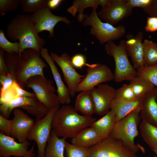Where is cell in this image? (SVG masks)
<instances>
[{
    "mask_svg": "<svg viewBox=\"0 0 157 157\" xmlns=\"http://www.w3.org/2000/svg\"><path fill=\"white\" fill-rule=\"evenodd\" d=\"M139 130L144 142L156 153L157 151V127L142 120Z\"/></svg>",
    "mask_w": 157,
    "mask_h": 157,
    "instance_id": "obj_27",
    "label": "cell"
},
{
    "mask_svg": "<svg viewBox=\"0 0 157 157\" xmlns=\"http://www.w3.org/2000/svg\"><path fill=\"white\" fill-rule=\"evenodd\" d=\"M96 9H93L89 16L85 15L83 24L92 27L91 33L101 44L119 39L125 35L126 29L123 25L114 26L108 23L102 22L97 15Z\"/></svg>",
    "mask_w": 157,
    "mask_h": 157,
    "instance_id": "obj_6",
    "label": "cell"
},
{
    "mask_svg": "<svg viewBox=\"0 0 157 157\" xmlns=\"http://www.w3.org/2000/svg\"><path fill=\"white\" fill-rule=\"evenodd\" d=\"M66 139L60 138L51 130L44 153V157H65Z\"/></svg>",
    "mask_w": 157,
    "mask_h": 157,
    "instance_id": "obj_25",
    "label": "cell"
},
{
    "mask_svg": "<svg viewBox=\"0 0 157 157\" xmlns=\"http://www.w3.org/2000/svg\"><path fill=\"white\" fill-rule=\"evenodd\" d=\"M116 98L127 100H133L138 99L129 84H124L116 90Z\"/></svg>",
    "mask_w": 157,
    "mask_h": 157,
    "instance_id": "obj_35",
    "label": "cell"
},
{
    "mask_svg": "<svg viewBox=\"0 0 157 157\" xmlns=\"http://www.w3.org/2000/svg\"><path fill=\"white\" fill-rule=\"evenodd\" d=\"M116 122L115 115L110 110L100 119L94 122L91 126L104 139L109 136Z\"/></svg>",
    "mask_w": 157,
    "mask_h": 157,
    "instance_id": "obj_23",
    "label": "cell"
},
{
    "mask_svg": "<svg viewBox=\"0 0 157 157\" xmlns=\"http://www.w3.org/2000/svg\"><path fill=\"white\" fill-rule=\"evenodd\" d=\"M50 55L61 70L72 97H74L78 85L85 76L78 73L71 62V57L67 53H64L60 56L55 53Z\"/></svg>",
    "mask_w": 157,
    "mask_h": 157,
    "instance_id": "obj_11",
    "label": "cell"
},
{
    "mask_svg": "<svg viewBox=\"0 0 157 157\" xmlns=\"http://www.w3.org/2000/svg\"><path fill=\"white\" fill-rule=\"evenodd\" d=\"M114 80V74L106 65L98 64L93 68H88L84 78L77 86L76 92L90 90L100 83Z\"/></svg>",
    "mask_w": 157,
    "mask_h": 157,
    "instance_id": "obj_13",
    "label": "cell"
},
{
    "mask_svg": "<svg viewBox=\"0 0 157 157\" xmlns=\"http://www.w3.org/2000/svg\"><path fill=\"white\" fill-rule=\"evenodd\" d=\"M146 13L148 14L150 17H157V0H152Z\"/></svg>",
    "mask_w": 157,
    "mask_h": 157,
    "instance_id": "obj_43",
    "label": "cell"
},
{
    "mask_svg": "<svg viewBox=\"0 0 157 157\" xmlns=\"http://www.w3.org/2000/svg\"><path fill=\"white\" fill-rule=\"evenodd\" d=\"M48 0H21L22 9L25 13H34L47 7Z\"/></svg>",
    "mask_w": 157,
    "mask_h": 157,
    "instance_id": "obj_33",
    "label": "cell"
},
{
    "mask_svg": "<svg viewBox=\"0 0 157 157\" xmlns=\"http://www.w3.org/2000/svg\"><path fill=\"white\" fill-rule=\"evenodd\" d=\"M152 0H126L128 5L132 8L135 7L142 8L146 13Z\"/></svg>",
    "mask_w": 157,
    "mask_h": 157,
    "instance_id": "obj_39",
    "label": "cell"
},
{
    "mask_svg": "<svg viewBox=\"0 0 157 157\" xmlns=\"http://www.w3.org/2000/svg\"><path fill=\"white\" fill-rule=\"evenodd\" d=\"M141 108L132 112L125 117L116 122L109 136L121 141L135 153L139 150L134 142L138 135V126L141 119Z\"/></svg>",
    "mask_w": 157,
    "mask_h": 157,
    "instance_id": "obj_4",
    "label": "cell"
},
{
    "mask_svg": "<svg viewBox=\"0 0 157 157\" xmlns=\"http://www.w3.org/2000/svg\"><path fill=\"white\" fill-rule=\"evenodd\" d=\"M141 98L127 100L117 98L113 101L110 110L115 115L116 122L125 117L133 111L141 108Z\"/></svg>",
    "mask_w": 157,
    "mask_h": 157,
    "instance_id": "obj_21",
    "label": "cell"
},
{
    "mask_svg": "<svg viewBox=\"0 0 157 157\" xmlns=\"http://www.w3.org/2000/svg\"><path fill=\"white\" fill-rule=\"evenodd\" d=\"M102 8L97 13L99 17L113 26L133 13L126 0H108Z\"/></svg>",
    "mask_w": 157,
    "mask_h": 157,
    "instance_id": "obj_12",
    "label": "cell"
},
{
    "mask_svg": "<svg viewBox=\"0 0 157 157\" xmlns=\"http://www.w3.org/2000/svg\"><path fill=\"white\" fill-rule=\"evenodd\" d=\"M63 1L62 0H48L47 6L50 9L56 8Z\"/></svg>",
    "mask_w": 157,
    "mask_h": 157,
    "instance_id": "obj_44",
    "label": "cell"
},
{
    "mask_svg": "<svg viewBox=\"0 0 157 157\" xmlns=\"http://www.w3.org/2000/svg\"><path fill=\"white\" fill-rule=\"evenodd\" d=\"M6 34L10 40L19 41V54L28 49L40 52L45 43V40L36 33L30 15L28 14H19L14 17L7 26Z\"/></svg>",
    "mask_w": 157,
    "mask_h": 157,
    "instance_id": "obj_2",
    "label": "cell"
},
{
    "mask_svg": "<svg viewBox=\"0 0 157 157\" xmlns=\"http://www.w3.org/2000/svg\"><path fill=\"white\" fill-rule=\"evenodd\" d=\"M105 49L107 53L114 60V80L116 82L130 81L137 76V70L131 65L128 57L125 40H121L118 45L113 41H109L106 44Z\"/></svg>",
    "mask_w": 157,
    "mask_h": 157,
    "instance_id": "obj_5",
    "label": "cell"
},
{
    "mask_svg": "<svg viewBox=\"0 0 157 157\" xmlns=\"http://www.w3.org/2000/svg\"><path fill=\"white\" fill-rule=\"evenodd\" d=\"M90 157H138L121 141L110 136L89 147Z\"/></svg>",
    "mask_w": 157,
    "mask_h": 157,
    "instance_id": "obj_10",
    "label": "cell"
},
{
    "mask_svg": "<svg viewBox=\"0 0 157 157\" xmlns=\"http://www.w3.org/2000/svg\"><path fill=\"white\" fill-rule=\"evenodd\" d=\"M74 107L84 116H91L95 113L94 105L90 90L80 92L76 99Z\"/></svg>",
    "mask_w": 157,
    "mask_h": 157,
    "instance_id": "obj_24",
    "label": "cell"
},
{
    "mask_svg": "<svg viewBox=\"0 0 157 157\" xmlns=\"http://www.w3.org/2000/svg\"><path fill=\"white\" fill-rule=\"evenodd\" d=\"M15 82H16L14 77L10 74L0 75V94L3 93Z\"/></svg>",
    "mask_w": 157,
    "mask_h": 157,
    "instance_id": "obj_38",
    "label": "cell"
},
{
    "mask_svg": "<svg viewBox=\"0 0 157 157\" xmlns=\"http://www.w3.org/2000/svg\"><path fill=\"white\" fill-rule=\"evenodd\" d=\"M30 17L34 24L36 33L38 34L42 31H47L49 32L50 38L53 36L54 27L58 22L62 21L68 25L71 23L66 17L53 14L47 6L33 13Z\"/></svg>",
    "mask_w": 157,
    "mask_h": 157,
    "instance_id": "obj_14",
    "label": "cell"
},
{
    "mask_svg": "<svg viewBox=\"0 0 157 157\" xmlns=\"http://www.w3.org/2000/svg\"><path fill=\"white\" fill-rule=\"evenodd\" d=\"M16 108H21L34 116L36 120L41 119L49 110L36 97H21L0 106V114L8 119L11 112Z\"/></svg>",
    "mask_w": 157,
    "mask_h": 157,
    "instance_id": "obj_8",
    "label": "cell"
},
{
    "mask_svg": "<svg viewBox=\"0 0 157 157\" xmlns=\"http://www.w3.org/2000/svg\"><path fill=\"white\" fill-rule=\"evenodd\" d=\"M71 62L75 68L80 69H82L85 66L88 68H93L97 66L98 64L87 63L85 56L81 54H77L73 56L71 58Z\"/></svg>",
    "mask_w": 157,
    "mask_h": 157,
    "instance_id": "obj_37",
    "label": "cell"
},
{
    "mask_svg": "<svg viewBox=\"0 0 157 157\" xmlns=\"http://www.w3.org/2000/svg\"><path fill=\"white\" fill-rule=\"evenodd\" d=\"M103 139L91 126L86 128L72 138L71 144L77 146L90 147L95 145Z\"/></svg>",
    "mask_w": 157,
    "mask_h": 157,
    "instance_id": "obj_22",
    "label": "cell"
},
{
    "mask_svg": "<svg viewBox=\"0 0 157 157\" xmlns=\"http://www.w3.org/2000/svg\"><path fill=\"white\" fill-rule=\"evenodd\" d=\"M21 97H36V96L34 92L26 91L15 82L3 93L0 94V104L8 103Z\"/></svg>",
    "mask_w": 157,
    "mask_h": 157,
    "instance_id": "obj_28",
    "label": "cell"
},
{
    "mask_svg": "<svg viewBox=\"0 0 157 157\" xmlns=\"http://www.w3.org/2000/svg\"><path fill=\"white\" fill-rule=\"evenodd\" d=\"M155 154L157 155V151L156 152V153Z\"/></svg>",
    "mask_w": 157,
    "mask_h": 157,
    "instance_id": "obj_45",
    "label": "cell"
},
{
    "mask_svg": "<svg viewBox=\"0 0 157 157\" xmlns=\"http://www.w3.org/2000/svg\"><path fill=\"white\" fill-rule=\"evenodd\" d=\"M96 120L92 116L79 114L74 107L65 105L55 112L52 131L59 138H72L83 129L90 127Z\"/></svg>",
    "mask_w": 157,
    "mask_h": 157,
    "instance_id": "obj_1",
    "label": "cell"
},
{
    "mask_svg": "<svg viewBox=\"0 0 157 157\" xmlns=\"http://www.w3.org/2000/svg\"><path fill=\"white\" fill-rule=\"evenodd\" d=\"M0 47L8 53H19L20 52L19 42H10L6 37L4 32L2 29L0 30Z\"/></svg>",
    "mask_w": 157,
    "mask_h": 157,
    "instance_id": "obj_34",
    "label": "cell"
},
{
    "mask_svg": "<svg viewBox=\"0 0 157 157\" xmlns=\"http://www.w3.org/2000/svg\"><path fill=\"white\" fill-rule=\"evenodd\" d=\"M40 56V52L31 49H25L19 54L15 79L22 88L26 87L27 81L31 77L44 76V69L47 66Z\"/></svg>",
    "mask_w": 157,
    "mask_h": 157,
    "instance_id": "obj_3",
    "label": "cell"
},
{
    "mask_svg": "<svg viewBox=\"0 0 157 157\" xmlns=\"http://www.w3.org/2000/svg\"><path fill=\"white\" fill-rule=\"evenodd\" d=\"M20 1L21 0H0V16H3L8 12L17 10Z\"/></svg>",
    "mask_w": 157,
    "mask_h": 157,
    "instance_id": "obj_36",
    "label": "cell"
},
{
    "mask_svg": "<svg viewBox=\"0 0 157 157\" xmlns=\"http://www.w3.org/2000/svg\"><path fill=\"white\" fill-rule=\"evenodd\" d=\"M12 120H10L0 115V130L6 135H11L12 130Z\"/></svg>",
    "mask_w": 157,
    "mask_h": 157,
    "instance_id": "obj_40",
    "label": "cell"
},
{
    "mask_svg": "<svg viewBox=\"0 0 157 157\" xmlns=\"http://www.w3.org/2000/svg\"><path fill=\"white\" fill-rule=\"evenodd\" d=\"M145 29L147 32H153L157 31V17H147Z\"/></svg>",
    "mask_w": 157,
    "mask_h": 157,
    "instance_id": "obj_41",
    "label": "cell"
},
{
    "mask_svg": "<svg viewBox=\"0 0 157 157\" xmlns=\"http://www.w3.org/2000/svg\"><path fill=\"white\" fill-rule=\"evenodd\" d=\"M156 101H157V97H156Z\"/></svg>",
    "mask_w": 157,
    "mask_h": 157,
    "instance_id": "obj_46",
    "label": "cell"
},
{
    "mask_svg": "<svg viewBox=\"0 0 157 157\" xmlns=\"http://www.w3.org/2000/svg\"><path fill=\"white\" fill-rule=\"evenodd\" d=\"M95 108V113L104 116L108 112L116 97V90L108 84H99L90 90Z\"/></svg>",
    "mask_w": 157,
    "mask_h": 157,
    "instance_id": "obj_16",
    "label": "cell"
},
{
    "mask_svg": "<svg viewBox=\"0 0 157 157\" xmlns=\"http://www.w3.org/2000/svg\"><path fill=\"white\" fill-rule=\"evenodd\" d=\"M29 144L27 140L17 142L12 137L2 132L0 133V156L1 157H35L34 146L28 149Z\"/></svg>",
    "mask_w": 157,
    "mask_h": 157,
    "instance_id": "obj_15",
    "label": "cell"
},
{
    "mask_svg": "<svg viewBox=\"0 0 157 157\" xmlns=\"http://www.w3.org/2000/svg\"><path fill=\"white\" fill-rule=\"evenodd\" d=\"M129 84L138 98H142L156 87L149 82L137 76L130 81Z\"/></svg>",
    "mask_w": 157,
    "mask_h": 157,
    "instance_id": "obj_30",
    "label": "cell"
},
{
    "mask_svg": "<svg viewBox=\"0 0 157 157\" xmlns=\"http://www.w3.org/2000/svg\"><path fill=\"white\" fill-rule=\"evenodd\" d=\"M65 157H90L89 147L77 146L65 142Z\"/></svg>",
    "mask_w": 157,
    "mask_h": 157,
    "instance_id": "obj_32",
    "label": "cell"
},
{
    "mask_svg": "<svg viewBox=\"0 0 157 157\" xmlns=\"http://www.w3.org/2000/svg\"><path fill=\"white\" fill-rule=\"evenodd\" d=\"M107 0H77L73 2L72 6L67 9V11L75 17L77 12L79 13L78 17V20L81 22L85 18V15L83 14L84 9L89 7L93 9H97L98 6L102 7L104 6Z\"/></svg>",
    "mask_w": 157,
    "mask_h": 157,
    "instance_id": "obj_26",
    "label": "cell"
},
{
    "mask_svg": "<svg viewBox=\"0 0 157 157\" xmlns=\"http://www.w3.org/2000/svg\"><path fill=\"white\" fill-rule=\"evenodd\" d=\"M5 51L3 50L0 48V75H6L10 74L9 69L4 60Z\"/></svg>",
    "mask_w": 157,
    "mask_h": 157,
    "instance_id": "obj_42",
    "label": "cell"
},
{
    "mask_svg": "<svg viewBox=\"0 0 157 157\" xmlns=\"http://www.w3.org/2000/svg\"><path fill=\"white\" fill-rule=\"evenodd\" d=\"M41 56L46 61L51 71L57 86V96L59 102L62 104H69L71 95L68 88L62 81L61 75L56 66L54 61L47 49L42 48L40 52Z\"/></svg>",
    "mask_w": 157,
    "mask_h": 157,
    "instance_id": "obj_18",
    "label": "cell"
},
{
    "mask_svg": "<svg viewBox=\"0 0 157 157\" xmlns=\"http://www.w3.org/2000/svg\"><path fill=\"white\" fill-rule=\"evenodd\" d=\"M157 88L155 87L141 98L140 115L142 120L157 127Z\"/></svg>",
    "mask_w": 157,
    "mask_h": 157,
    "instance_id": "obj_20",
    "label": "cell"
},
{
    "mask_svg": "<svg viewBox=\"0 0 157 157\" xmlns=\"http://www.w3.org/2000/svg\"><path fill=\"white\" fill-rule=\"evenodd\" d=\"M59 108L56 107L51 109L44 117L36 120L28 133L27 140L34 141L37 144V157H44L45 149L52 130L53 116Z\"/></svg>",
    "mask_w": 157,
    "mask_h": 157,
    "instance_id": "obj_9",
    "label": "cell"
},
{
    "mask_svg": "<svg viewBox=\"0 0 157 157\" xmlns=\"http://www.w3.org/2000/svg\"><path fill=\"white\" fill-rule=\"evenodd\" d=\"M126 50L128 56L131 58L133 67L137 69L144 66L143 46V35L141 32L134 36L129 34L126 36Z\"/></svg>",
    "mask_w": 157,
    "mask_h": 157,
    "instance_id": "obj_19",
    "label": "cell"
},
{
    "mask_svg": "<svg viewBox=\"0 0 157 157\" xmlns=\"http://www.w3.org/2000/svg\"><path fill=\"white\" fill-rule=\"evenodd\" d=\"M137 76L141 78L157 88V65L144 66L137 70Z\"/></svg>",
    "mask_w": 157,
    "mask_h": 157,
    "instance_id": "obj_31",
    "label": "cell"
},
{
    "mask_svg": "<svg viewBox=\"0 0 157 157\" xmlns=\"http://www.w3.org/2000/svg\"><path fill=\"white\" fill-rule=\"evenodd\" d=\"M0 157H1L0 156ZM10 157V156H8V157Z\"/></svg>",
    "mask_w": 157,
    "mask_h": 157,
    "instance_id": "obj_47",
    "label": "cell"
},
{
    "mask_svg": "<svg viewBox=\"0 0 157 157\" xmlns=\"http://www.w3.org/2000/svg\"><path fill=\"white\" fill-rule=\"evenodd\" d=\"M13 114L11 136L19 142H23L27 140L28 133L35 123L34 120L19 108L15 109Z\"/></svg>",
    "mask_w": 157,
    "mask_h": 157,
    "instance_id": "obj_17",
    "label": "cell"
},
{
    "mask_svg": "<svg viewBox=\"0 0 157 157\" xmlns=\"http://www.w3.org/2000/svg\"><path fill=\"white\" fill-rule=\"evenodd\" d=\"M144 66L157 65V44L151 40L145 39L143 42Z\"/></svg>",
    "mask_w": 157,
    "mask_h": 157,
    "instance_id": "obj_29",
    "label": "cell"
},
{
    "mask_svg": "<svg viewBox=\"0 0 157 157\" xmlns=\"http://www.w3.org/2000/svg\"><path fill=\"white\" fill-rule=\"evenodd\" d=\"M53 83L44 76L39 75L30 78L26 84V87L33 90L37 99L49 110L55 107H59L60 104Z\"/></svg>",
    "mask_w": 157,
    "mask_h": 157,
    "instance_id": "obj_7",
    "label": "cell"
}]
</instances>
